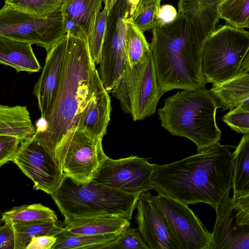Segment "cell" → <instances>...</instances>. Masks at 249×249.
<instances>
[{"instance_id":"1f68e13d","label":"cell","mask_w":249,"mask_h":249,"mask_svg":"<svg viewBox=\"0 0 249 249\" xmlns=\"http://www.w3.org/2000/svg\"><path fill=\"white\" fill-rule=\"evenodd\" d=\"M107 249H149L137 229L128 228Z\"/></svg>"},{"instance_id":"ba28073f","label":"cell","mask_w":249,"mask_h":249,"mask_svg":"<svg viewBox=\"0 0 249 249\" xmlns=\"http://www.w3.org/2000/svg\"><path fill=\"white\" fill-rule=\"evenodd\" d=\"M67 34L61 10L44 16L22 13L5 4L0 10V35L36 44L47 52Z\"/></svg>"},{"instance_id":"7c38bea8","label":"cell","mask_w":249,"mask_h":249,"mask_svg":"<svg viewBox=\"0 0 249 249\" xmlns=\"http://www.w3.org/2000/svg\"><path fill=\"white\" fill-rule=\"evenodd\" d=\"M156 165L136 156L117 160L107 157L92 180L126 193L140 194L153 189L151 179Z\"/></svg>"},{"instance_id":"836d02e7","label":"cell","mask_w":249,"mask_h":249,"mask_svg":"<svg viewBox=\"0 0 249 249\" xmlns=\"http://www.w3.org/2000/svg\"><path fill=\"white\" fill-rule=\"evenodd\" d=\"M231 208L236 224L246 226L249 230V193L235 199L231 197Z\"/></svg>"},{"instance_id":"4316f807","label":"cell","mask_w":249,"mask_h":249,"mask_svg":"<svg viewBox=\"0 0 249 249\" xmlns=\"http://www.w3.org/2000/svg\"><path fill=\"white\" fill-rule=\"evenodd\" d=\"M120 235L115 234L80 235L69 236L55 235L56 243L52 249H107Z\"/></svg>"},{"instance_id":"9c48e42d","label":"cell","mask_w":249,"mask_h":249,"mask_svg":"<svg viewBox=\"0 0 249 249\" xmlns=\"http://www.w3.org/2000/svg\"><path fill=\"white\" fill-rule=\"evenodd\" d=\"M102 139L72 128L66 135L58 152L59 165L65 175L77 184H87L95 177L107 158Z\"/></svg>"},{"instance_id":"603a6c76","label":"cell","mask_w":249,"mask_h":249,"mask_svg":"<svg viewBox=\"0 0 249 249\" xmlns=\"http://www.w3.org/2000/svg\"><path fill=\"white\" fill-rule=\"evenodd\" d=\"M233 193L235 199L249 193V133L245 134L233 153Z\"/></svg>"},{"instance_id":"8d00e7d4","label":"cell","mask_w":249,"mask_h":249,"mask_svg":"<svg viewBox=\"0 0 249 249\" xmlns=\"http://www.w3.org/2000/svg\"><path fill=\"white\" fill-rule=\"evenodd\" d=\"M0 249H15V233L10 222H4L0 227Z\"/></svg>"},{"instance_id":"ffe728a7","label":"cell","mask_w":249,"mask_h":249,"mask_svg":"<svg viewBox=\"0 0 249 249\" xmlns=\"http://www.w3.org/2000/svg\"><path fill=\"white\" fill-rule=\"evenodd\" d=\"M29 42L0 35V63L17 72H36L41 66Z\"/></svg>"},{"instance_id":"52a82bcc","label":"cell","mask_w":249,"mask_h":249,"mask_svg":"<svg viewBox=\"0 0 249 249\" xmlns=\"http://www.w3.org/2000/svg\"><path fill=\"white\" fill-rule=\"evenodd\" d=\"M111 93L120 101L124 111L130 114L134 121L155 113L161 95L152 51L145 61L132 67L126 62L124 74Z\"/></svg>"},{"instance_id":"e575fe53","label":"cell","mask_w":249,"mask_h":249,"mask_svg":"<svg viewBox=\"0 0 249 249\" xmlns=\"http://www.w3.org/2000/svg\"><path fill=\"white\" fill-rule=\"evenodd\" d=\"M21 142L13 136L0 135V166L13 161Z\"/></svg>"},{"instance_id":"9a60e30c","label":"cell","mask_w":249,"mask_h":249,"mask_svg":"<svg viewBox=\"0 0 249 249\" xmlns=\"http://www.w3.org/2000/svg\"><path fill=\"white\" fill-rule=\"evenodd\" d=\"M67 44V35L47 52L41 74L36 83L34 92L37 98L41 118L52 105L60 84Z\"/></svg>"},{"instance_id":"83f0119b","label":"cell","mask_w":249,"mask_h":249,"mask_svg":"<svg viewBox=\"0 0 249 249\" xmlns=\"http://www.w3.org/2000/svg\"><path fill=\"white\" fill-rule=\"evenodd\" d=\"M220 18L233 27L249 28V0H222L217 5Z\"/></svg>"},{"instance_id":"b9f144b4","label":"cell","mask_w":249,"mask_h":249,"mask_svg":"<svg viewBox=\"0 0 249 249\" xmlns=\"http://www.w3.org/2000/svg\"><path fill=\"white\" fill-rule=\"evenodd\" d=\"M160 1L161 0H142L138 7L145 6L152 4L160 5Z\"/></svg>"},{"instance_id":"cb8c5ba5","label":"cell","mask_w":249,"mask_h":249,"mask_svg":"<svg viewBox=\"0 0 249 249\" xmlns=\"http://www.w3.org/2000/svg\"><path fill=\"white\" fill-rule=\"evenodd\" d=\"M58 221H35L13 224L15 233V249H26L32 239L36 236L56 235L63 227Z\"/></svg>"},{"instance_id":"5bb4252c","label":"cell","mask_w":249,"mask_h":249,"mask_svg":"<svg viewBox=\"0 0 249 249\" xmlns=\"http://www.w3.org/2000/svg\"><path fill=\"white\" fill-rule=\"evenodd\" d=\"M136 209L137 230L149 249H178L154 196L148 191L140 194Z\"/></svg>"},{"instance_id":"d6a6232c","label":"cell","mask_w":249,"mask_h":249,"mask_svg":"<svg viewBox=\"0 0 249 249\" xmlns=\"http://www.w3.org/2000/svg\"><path fill=\"white\" fill-rule=\"evenodd\" d=\"M222 120L238 133H249V111L236 107L224 115Z\"/></svg>"},{"instance_id":"4fadbf2b","label":"cell","mask_w":249,"mask_h":249,"mask_svg":"<svg viewBox=\"0 0 249 249\" xmlns=\"http://www.w3.org/2000/svg\"><path fill=\"white\" fill-rule=\"evenodd\" d=\"M13 161L34 182V188L51 195L65 175L54 159L33 135L22 142Z\"/></svg>"},{"instance_id":"277c9868","label":"cell","mask_w":249,"mask_h":249,"mask_svg":"<svg viewBox=\"0 0 249 249\" xmlns=\"http://www.w3.org/2000/svg\"><path fill=\"white\" fill-rule=\"evenodd\" d=\"M219 107L210 90L203 88L178 91L166 98L158 113L162 126L172 135L193 142L198 152L221 140L215 120Z\"/></svg>"},{"instance_id":"3957f363","label":"cell","mask_w":249,"mask_h":249,"mask_svg":"<svg viewBox=\"0 0 249 249\" xmlns=\"http://www.w3.org/2000/svg\"><path fill=\"white\" fill-rule=\"evenodd\" d=\"M152 35L150 47L160 95L173 89L205 88L202 52L210 35L180 12L172 22L154 28Z\"/></svg>"},{"instance_id":"d4e9b609","label":"cell","mask_w":249,"mask_h":249,"mask_svg":"<svg viewBox=\"0 0 249 249\" xmlns=\"http://www.w3.org/2000/svg\"><path fill=\"white\" fill-rule=\"evenodd\" d=\"M1 221L11 224L58 221L54 212L41 203L14 207L2 214Z\"/></svg>"},{"instance_id":"7a4b0ae2","label":"cell","mask_w":249,"mask_h":249,"mask_svg":"<svg viewBox=\"0 0 249 249\" xmlns=\"http://www.w3.org/2000/svg\"><path fill=\"white\" fill-rule=\"evenodd\" d=\"M99 75L87 42L67 34L62 76L54 99L47 111L43 126L34 135L58 164L60 145L75 127L80 113L92 96Z\"/></svg>"},{"instance_id":"f35d334b","label":"cell","mask_w":249,"mask_h":249,"mask_svg":"<svg viewBox=\"0 0 249 249\" xmlns=\"http://www.w3.org/2000/svg\"><path fill=\"white\" fill-rule=\"evenodd\" d=\"M178 12L171 5L165 4L160 6L158 14V21L159 25L169 23L176 18Z\"/></svg>"},{"instance_id":"ac0fdd59","label":"cell","mask_w":249,"mask_h":249,"mask_svg":"<svg viewBox=\"0 0 249 249\" xmlns=\"http://www.w3.org/2000/svg\"><path fill=\"white\" fill-rule=\"evenodd\" d=\"M104 0H64L61 12L67 34L87 39Z\"/></svg>"},{"instance_id":"8fae6325","label":"cell","mask_w":249,"mask_h":249,"mask_svg":"<svg viewBox=\"0 0 249 249\" xmlns=\"http://www.w3.org/2000/svg\"><path fill=\"white\" fill-rule=\"evenodd\" d=\"M154 199L178 249H210L212 233L188 205L159 193Z\"/></svg>"},{"instance_id":"74e56055","label":"cell","mask_w":249,"mask_h":249,"mask_svg":"<svg viewBox=\"0 0 249 249\" xmlns=\"http://www.w3.org/2000/svg\"><path fill=\"white\" fill-rule=\"evenodd\" d=\"M55 235H40L33 237L26 249H52L56 243Z\"/></svg>"},{"instance_id":"f546056e","label":"cell","mask_w":249,"mask_h":249,"mask_svg":"<svg viewBox=\"0 0 249 249\" xmlns=\"http://www.w3.org/2000/svg\"><path fill=\"white\" fill-rule=\"evenodd\" d=\"M108 12L104 7L96 17L91 34L87 39V43L91 57L95 64H99L101 57L102 47L105 37Z\"/></svg>"},{"instance_id":"7402d4cb","label":"cell","mask_w":249,"mask_h":249,"mask_svg":"<svg viewBox=\"0 0 249 249\" xmlns=\"http://www.w3.org/2000/svg\"><path fill=\"white\" fill-rule=\"evenodd\" d=\"M210 91L219 101L223 110L234 109L249 97V72L213 85Z\"/></svg>"},{"instance_id":"4dcf8cb0","label":"cell","mask_w":249,"mask_h":249,"mask_svg":"<svg viewBox=\"0 0 249 249\" xmlns=\"http://www.w3.org/2000/svg\"><path fill=\"white\" fill-rule=\"evenodd\" d=\"M160 5L152 4L138 7L130 18L132 22L143 33L159 26L158 14Z\"/></svg>"},{"instance_id":"ab89813d","label":"cell","mask_w":249,"mask_h":249,"mask_svg":"<svg viewBox=\"0 0 249 249\" xmlns=\"http://www.w3.org/2000/svg\"><path fill=\"white\" fill-rule=\"evenodd\" d=\"M142 0H126L127 10L129 18L135 13Z\"/></svg>"},{"instance_id":"f1b7e54d","label":"cell","mask_w":249,"mask_h":249,"mask_svg":"<svg viewBox=\"0 0 249 249\" xmlns=\"http://www.w3.org/2000/svg\"><path fill=\"white\" fill-rule=\"evenodd\" d=\"M64 0H5V4L19 12L47 16L61 11Z\"/></svg>"},{"instance_id":"60d3db41","label":"cell","mask_w":249,"mask_h":249,"mask_svg":"<svg viewBox=\"0 0 249 249\" xmlns=\"http://www.w3.org/2000/svg\"><path fill=\"white\" fill-rule=\"evenodd\" d=\"M240 71L242 73L249 72V51L241 64Z\"/></svg>"},{"instance_id":"484cf974","label":"cell","mask_w":249,"mask_h":249,"mask_svg":"<svg viewBox=\"0 0 249 249\" xmlns=\"http://www.w3.org/2000/svg\"><path fill=\"white\" fill-rule=\"evenodd\" d=\"M125 50L126 63L131 67L145 61L151 52L150 43L130 18L125 36Z\"/></svg>"},{"instance_id":"d590c367","label":"cell","mask_w":249,"mask_h":249,"mask_svg":"<svg viewBox=\"0 0 249 249\" xmlns=\"http://www.w3.org/2000/svg\"><path fill=\"white\" fill-rule=\"evenodd\" d=\"M222 0H179L178 12L189 15L216 6Z\"/></svg>"},{"instance_id":"7bdbcfd3","label":"cell","mask_w":249,"mask_h":249,"mask_svg":"<svg viewBox=\"0 0 249 249\" xmlns=\"http://www.w3.org/2000/svg\"><path fill=\"white\" fill-rule=\"evenodd\" d=\"M236 107L249 111V97L242 101Z\"/></svg>"},{"instance_id":"e0dca14e","label":"cell","mask_w":249,"mask_h":249,"mask_svg":"<svg viewBox=\"0 0 249 249\" xmlns=\"http://www.w3.org/2000/svg\"><path fill=\"white\" fill-rule=\"evenodd\" d=\"M111 100L99 75L92 96L80 113L75 127L94 138L103 139L110 121Z\"/></svg>"},{"instance_id":"8992f818","label":"cell","mask_w":249,"mask_h":249,"mask_svg":"<svg viewBox=\"0 0 249 249\" xmlns=\"http://www.w3.org/2000/svg\"><path fill=\"white\" fill-rule=\"evenodd\" d=\"M249 51V31L220 26L203 46L202 70L207 83L218 84L242 73L240 67Z\"/></svg>"},{"instance_id":"5b68a950","label":"cell","mask_w":249,"mask_h":249,"mask_svg":"<svg viewBox=\"0 0 249 249\" xmlns=\"http://www.w3.org/2000/svg\"><path fill=\"white\" fill-rule=\"evenodd\" d=\"M140 194H130L91 180L77 184L65 176L50 196L65 219L98 215L124 217L130 220Z\"/></svg>"},{"instance_id":"30bf717a","label":"cell","mask_w":249,"mask_h":249,"mask_svg":"<svg viewBox=\"0 0 249 249\" xmlns=\"http://www.w3.org/2000/svg\"><path fill=\"white\" fill-rule=\"evenodd\" d=\"M128 22L126 0H118L108 14L99 64V74L108 93L119 82L125 70V36Z\"/></svg>"},{"instance_id":"2e32d148","label":"cell","mask_w":249,"mask_h":249,"mask_svg":"<svg viewBox=\"0 0 249 249\" xmlns=\"http://www.w3.org/2000/svg\"><path fill=\"white\" fill-rule=\"evenodd\" d=\"M231 197L226 196L218 206L210 249H249V230L236 224L231 208Z\"/></svg>"},{"instance_id":"f6af8a7d","label":"cell","mask_w":249,"mask_h":249,"mask_svg":"<svg viewBox=\"0 0 249 249\" xmlns=\"http://www.w3.org/2000/svg\"><path fill=\"white\" fill-rule=\"evenodd\" d=\"M105 0H104V2Z\"/></svg>"},{"instance_id":"ee69618b","label":"cell","mask_w":249,"mask_h":249,"mask_svg":"<svg viewBox=\"0 0 249 249\" xmlns=\"http://www.w3.org/2000/svg\"><path fill=\"white\" fill-rule=\"evenodd\" d=\"M117 1L118 0H106L104 1V7L107 8L108 14L110 11L111 10V9H112V7L114 6V5Z\"/></svg>"},{"instance_id":"44dd1931","label":"cell","mask_w":249,"mask_h":249,"mask_svg":"<svg viewBox=\"0 0 249 249\" xmlns=\"http://www.w3.org/2000/svg\"><path fill=\"white\" fill-rule=\"evenodd\" d=\"M36 132L26 106H0V135L14 137L21 142Z\"/></svg>"},{"instance_id":"6da1fadb","label":"cell","mask_w":249,"mask_h":249,"mask_svg":"<svg viewBox=\"0 0 249 249\" xmlns=\"http://www.w3.org/2000/svg\"><path fill=\"white\" fill-rule=\"evenodd\" d=\"M219 142L196 154L156 165L153 189L187 205L204 203L215 210L233 186V153Z\"/></svg>"},{"instance_id":"d6986e66","label":"cell","mask_w":249,"mask_h":249,"mask_svg":"<svg viewBox=\"0 0 249 249\" xmlns=\"http://www.w3.org/2000/svg\"><path fill=\"white\" fill-rule=\"evenodd\" d=\"M61 231L56 235L115 234L121 235L130 227V220L113 215H98L65 219Z\"/></svg>"}]
</instances>
